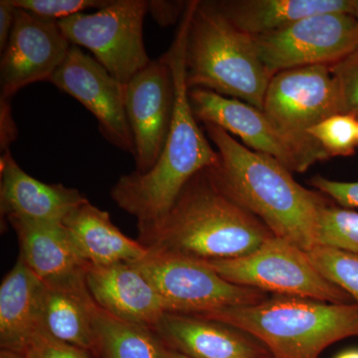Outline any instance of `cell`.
Wrapping results in <instances>:
<instances>
[{"label": "cell", "mask_w": 358, "mask_h": 358, "mask_svg": "<svg viewBox=\"0 0 358 358\" xmlns=\"http://www.w3.org/2000/svg\"><path fill=\"white\" fill-rule=\"evenodd\" d=\"M195 4L196 1H188L173 45L164 55L173 74L174 106L162 154L150 171L122 176L110 192L117 206L138 220L141 239L166 218L195 174L219 162L217 150L212 148L193 114L186 83V42Z\"/></svg>", "instance_id": "1"}, {"label": "cell", "mask_w": 358, "mask_h": 358, "mask_svg": "<svg viewBox=\"0 0 358 358\" xmlns=\"http://www.w3.org/2000/svg\"><path fill=\"white\" fill-rule=\"evenodd\" d=\"M204 129L219 154L217 166L208 169L223 192L275 236L306 252L315 248L317 219L327 205L324 196L296 182L274 157L250 150L220 127L204 124Z\"/></svg>", "instance_id": "2"}, {"label": "cell", "mask_w": 358, "mask_h": 358, "mask_svg": "<svg viewBox=\"0 0 358 358\" xmlns=\"http://www.w3.org/2000/svg\"><path fill=\"white\" fill-rule=\"evenodd\" d=\"M273 235L206 169L188 181L166 218L140 242L150 251L212 261L249 255Z\"/></svg>", "instance_id": "3"}, {"label": "cell", "mask_w": 358, "mask_h": 358, "mask_svg": "<svg viewBox=\"0 0 358 358\" xmlns=\"http://www.w3.org/2000/svg\"><path fill=\"white\" fill-rule=\"evenodd\" d=\"M199 315L253 336L272 358H317L336 341L358 336V305L275 294L255 305Z\"/></svg>", "instance_id": "4"}, {"label": "cell", "mask_w": 358, "mask_h": 358, "mask_svg": "<svg viewBox=\"0 0 358 358\" xmlns=\"http://www.w3.org/2000/svg\"><path fill=\"white\" fill-rule=\"evenodd\" d=\"M188 88L232 96L263 110L271 77L253 37L238 30L211 6L196 1L185 54Z\"/></svg>", "instance_id": "5"}, {"label": "cell", "mask_w": 358, "mask_h": 358, "mask_svg": "<svg viewBox=\"0 0 358 358\" xmlns=\"http://www.w3.org/2000/svg\"><path fill=\"white\" fill-rule=\"evenodd\" d=\"M203 262L226 281L266 294L355 303L350 294L320 274L307 252L275 235L249 255Z\"/></svg>", "instance_id": "6"}, {"label": "cell", "mask_w": 358, "mask_h": 358, "mask_svg": "<svg viewBox=\"0 0 358 358\" xmlns=\"http://www.w3.org/2000/svg\"><path fill=\"white\" fill-rule=\"evenodd\" d=\"M131 264L152 285L167 313L201 315L255 305L268 298L259 289L226 281L203 261L179 254L150 250L145 258Z\"/></svg>", "instance_id": "7"}, {"label": "cell", "mask_w": 358, "mask_h": 358, "mask_svg": "<svg viewBox=\"0 0 358 358\" xmlns=\"http://www.w3.org/2000/svg\"><path fill=\"white\" fill-rule=\"evenodd\" d=\"M145 0H114L93 13L58 20L70 43L85 47L110 74L127 85L150 63L143 43Z\"/></svg>", "instance_id": "8"}, {"label": "cell", "mask_w": 358, "mask_h": 358, "mask_svg": "<svg viewBox=\"0 0 358 358\" xmlns=\"http://www.w3.org/2000/svg\"><path fill=\"white\" fill-rule=\"evenodd\" d=\"M271 77L306 66L338 64L358 50V21L353 14L308 16L280 31L252 36Z\"/></svg>", "instance_id": "9"}, {"label": "cell", "mask_w": 358, "mask_h": 358, "mask_svg": "<svg viewBox=\"0 0 358 358\" xmlns=\"http://www.w3.org/2000/svg\"><path fill=\"white\" fill-rule=\"evenodd\" d=\"M193 114L235 134L250 150L274 157L291 173H305L315 162L329 159L324 150L303 145L282 131L263 110L202 88L188 91Z\"/></svg>", "instance_id": "10"}, {"label": "cell", "mask_w": 358, "mask_h": 358, "mask_svg": "<svg viewBox=\"0 0 358 358\" xmlns=\"http://www.w3.org/2000/svg\"><path fill=\"white\" fill-rule=\"evenodd\" d=\"M263 110L294 140L320 150L324 148L310 136L308 129L331 115L345 114L338 82L331 66L326 65L275 74L266 92Z\"/></svg>", "instance_id": "11"}, {"label": "cell", "mask_w": 358, "mask_h": 358, "mask_svg": "<svg viewBox=\"0 0 358 358\" xmlns=\"http://www.w3.org/2000/svg\"><path fill=\"white\" fill-rule=\"evenodd\" d=\"M50 83L89 110L106 140L134 155V141L126 109V85L115 79L95 58L72 45Z\"/></svg>", "instance_id": "12"}, {"label": "cell", "mask_w": 358, "mask_h": 358, "mask_svg": "<svg viewBox=\"0 0 358 358\" xmlns=\"http://www.w3.org/2000/svg\"><path fill=\"white\" fill-rule=\"evenodd\" d=\"M71 47L58 20L16 8L13 33L0 63V105H11L13 96L28 85L50 81Z\"/></svg>", "instance_id": "13"}, {"label": "cell", "mask_w": 358, "mask_h": 358, "mask_svg": "<svg viewBox=\"0 0 358 358\" xmlns=\"http://www.w3.org/2000/svg\"><path fill=\"white\" fill-rule=\"evenodd\" d=\"M173 74L164 56L150 61L126 85L136 173L150 171L162 155L173 122Z\"/></svg>", "instance_id": "14"}, {"label": "cell", "mask_w": 358, "mask_h": 358, "mask_svg": "<svg viewBox=\"0 0 358 358\" xmlns=\"http://www.w3.org/2000/svg\"><path fill=\"white\" fill-rule=\"evenodd\" d=\"M75 188L47 185L25 173L10 150L0 157V207L7 219L37 224H63L87 201Z\"/></svg>", "instance_id": "15"}, {"label": "cell", "mask_w": 358, "mask_h": 358, "mask_svg": "<svg viewBox=\"0 0 358 358\" xmlns=\"http://www.w3.org/2000/svg\"><path fill=\"white\" fill-rule=\"evenodd\" d=\"M154 331L167 348L190 358H272L253 336L199 315L166 312Z\"/></svg>", "instance_id": "16"}, {"label": "cell", "mask_w": 358, "mask_h": 358, "mask_svg": "<svg viewBox=\"0 0 358 358\" xmlns=\"http://www.w3.org/2000/svg\"><path fill=\"white\" fill-rule=\"evenodd\" d=\"M85 278L96 305L117 319L154 331L166 313L157 291L134 264L87 265Z\"/></svg>", "instance_id": "17"}, {"label": "cell", "mask_w": 358, "mask_h": 358, "mask_svg": "<svg viewBox=\"0 0 358 358\" xmlns=\"http://www.w3.org/2000/svg\"><path fill=\"white\" fill-rule=\"evenodd\" d=\"M98 310L85 275L58 284H45L42 327L54 338L88 352H99Z\"/></svg>", "instance_id": "18"}, {"label": "cell", "mask_w": 358, "mask_h": 358, "mask_svg": "<svg viewBox=\"0 0 358 358\" xmlns=\"http://www.w3.org/2000/svg\"><path fill=\"white\" fill-rule=\"evenodd\" d=\"M63 225L77 255L87 265L138 262L150 252L145 245L122 233L110 220L109 212L88 200L71 212Z\"/></svg>", "instance_id": "19"}, {"label": "cell", "mask_w": 358, "mask_h": 358, "mask_svg": "<svg viewBox=\"0 0 358 358\" xmlns=\"http://www.w3.org/2000/svg\"><path fill=\"white\" fill-rule=\"evenodd\" d=\"M45 284L20 258L0 286L1 350L24 353L42 327Z\"/></svg>", "instance_id": "20"}, {"label": "cell", "mask_w": 358, "mask_h": 358, "mask_svg": "<svg viewBox=\"0 0 358 358\" xmlns=\"http://www.w3.org/2000/svg\"><path fill=\"white\" fill-rule=\"evenodd\" d=\"M223 17L250 36L280 31L322 13H355V0H224L209 1Z\"/></svg>", "instance_id": "21"}, {"label": "cell", "mask_w": 358, "mask_h": 358, "mask_svg": "<svg viewBox=\"0 0 358 358\" xmlns=\"http://www.w3.org/2000/svg\"><path fill=\"white\" fill-rule=\"evenodd\" d=\"M20 240V258L44 284L84 277L87 264L77 255L63 224L7 219Z\"/></svg>", "instance_id": "22"}, {"label": "cell", "mask_w": 358, "mask_h": 358, "mask_svg": "<svg viewBox=\"0 0 358 358\" xmlns=\"http://www.w3.org/2000/svg\"><path fill=\"white\" fill-rule=\"evenodd\" d=\"M96 331L103 358H164L167 346L152 329L117 319L99 307Z\"/></svg>", "instance_id": "23"}, {"label": "cell", "mask_w": 358, "mask_h": 358, "mask_svg": "<svg viewBox=\"0 0 358 358\" xmlns=\"http://www.w3.org/2000/svg\"><path fill=\"white\" fill-rule=\"evenodd\" d=\"M358 254V212L327 204L320 211L315 247Z\"/></svg>", "instance_id": "24"}, {"label": "cell", "mask_w": 358, "mask_h": 358, "mask_svg": "<svg viewBox=\"0 0 358 358\" xmlns=\"http://www.w3.org/2000/svg\"><path fill=\"white\" fill-rule=\"evenodd\" d=\"M307 253L320 274L350 294L358 305V254L320 246Z\"/></svg>", "instance_id": "25"}, {"label": "cell", "mask_w": 358, "mask_h": 358, "mask_svg": "<svg viewBox=\"0 0 358 358\" xmlns=\"http://www.w3.org/2000/svg\"><path fill=\"white\" fill-rule=\"evenodd\" d=\"M308 134L329 157H350L358 145V117L352 114L331 115L312 127Z\"/></svg>", "instance_id": "26"}, {"label": "cell", "mask_w": 358, "mask_h": 358, "mask_svg": "<svg viewBox=\"0 0 358 358\" xmlns=\"http://www.w3.org/2000/svg\"><path fill=\"white\" fill-rule=\"evenodd\" d=\"M110 2L109 0H11L16 8L53 20H64L89 9H101Z\"/></svg>", "instance_id": "27"}, {"label": "cell", "mask_w": 358, "mask_h": 358, "mask_svg": "<svg viewBox=\"0 0 358 358\" xmlns=\"http://www.w3.org/2000/svg\"><path fill=\"white\" fill-rule=\"evenodd\" d=\"M331 69L338 82L345 114L358 117V50Z\"/></svg>", "instance_id": "28"}, {"label": "cell", "mask_w": 358, "mask_h": 358, "mask_svg": "<svg viewBox=\"0 0 358 358\" xmlns=\"http://www.w3.org/2000/svg\"><path fill=\"white\" fill-rule=\"evenodd\" d=\"M24 355L28 358H91L86 350L62 343L44 329L32 338Z\"/></svg>", "instance_id": "29"}, {"label": "cell", "mask_w": 358, "mask_h": 358, "mask_svg": "<svg viewBox=\"0 0 358 358\" xmlns=\"http://www.w3.org/2000/svg\"><path fill=\"white\" fill-rule=\"evenodd\" d=\"M310 185L345 208H358V182H343L315 176Z\"/></svg>", "instance_id": "30"}, {"label": "cell", "mask_w": 358, "mask_h": 358, "mask_svg": "<svg viewBox=\"0 0 358 358\" xmlns=\"http://www.w3.org/2000/svg\"><path fill=\"white\" fill-rule=\"evenodd\" d=\"M188 2L183 1H148V13L162 26L173 24L185 13Z\"/></svg>", "instance_id": "31"}, {"label": "cell", "mask_w": 358, "mask_h": 358, "mask_svg": "<svg viewBox=\"0 0 358 358\" xmlns=\"http://www.w3.org/2000/svg\"><path fill=\"white\" fill-rule=\"evenodd\" d=\"M16 7L11 3V0L0 1V51L6 50L14 23H15Z\"/></svg>", "instance_id": "32"}, {"label": "cell", "mask_w": 358, "mask_h": 358, "mask_svg": "<svg viewBox=\"0 0 358 358\" xmlns=\"http://www.w3.org/2000/svg\"><path fill=\"white\" fill-rule=\"evenodd\" d=\"M0 358H28L24 353L13 352V350H1Z\"/></svg>", "instance_id": "33"}, {"label": "cell", "mask_w": 358, "mask_h": 358, "mask_svg": "<svg viewBox=\"0 0 358 358\" xmlns=\"http://www.w3.org/2000/svg\"><path fill=\"white\" fill-rule=\"evenodd\" d=\"M164 358H190L186 357V355H182V353L176 352V350H171V348H167L166 355H164Z\"/></svg>", "instance_id": "34"}, {"label": "cell", "mask_w": 358, "mask_h": 358, "mask_svg": "<svg viewBox=\"0 0 358 358\" xmlns=\"http://www.w3.org/2000/svg\"><path fill=\"white\" fill-rule=\"evenodd\" d=\"M336 358H358V350H346L341 352Z\"/></svg>", "instance_id": "35"}, {"label": "cell", "mask_w": 358, "mask_h": 358, "mask_svg": "<svg viewBox=\"0 0 358 358\" xmlns=\"http://www.w3.org/2000/svg\"><path fill=\"white\" fill-rule=\"evenodd\" d=\"M353 15H355V17L357 18L358 21V0H355V13H353Z\"/></svg>", "instance_id": "36"}]
</instances>
